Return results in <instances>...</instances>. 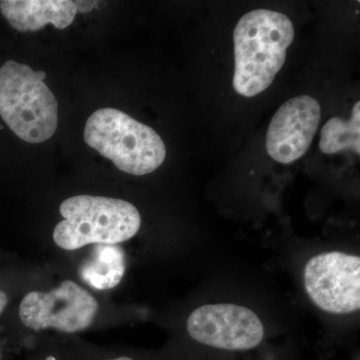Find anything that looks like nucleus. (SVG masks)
Returning a JSON list of instances; mask_svg holds the SVG:
<instances>
[{
	"label": "nucleus",
	"instance_id": "1",
	"mask_svg": "<svg viewBox=\"0 0 360 360\" xmlns=\"http://www.w3.org/2000/svg\"><path fill=\"white\" fill-rule=\"evenodd\" d=\"M295 27L285 14L257 9L245 14L233 33V87L253 97L269 89L285 63Z\"/></svg>",
	"mask_w": 360,
	"mask_h": 360
},
{
	"label": "nucleus",
	"instance_id": "2",
	"mask_svg": "<svg viewBox=\"0 0 360 360\" xmlns=\"http://www.w3.org/2000/svg\"><path fill=\"white\" fill-rule=\"evenodd\" d=\"M63 220L54 229L58 248L72 251L90 245H113L136 236L141 217L134 205L105 196H71L59 206Z\"/></svg>",
	"mask_w": 360,
	"mask_h": 360
},
{
	"label": "nucleus",
	"instance_id": "3",
	"mask_svg": "<svg viewBox=\"0 0 360 360\" xmlns=\"http://www.w3.org/2000/svg\"><path fill=\"white\" fill-rule=\"evenodd\" d=\"M46 73L7 60L0 68V116L20 139L49 141L58 129V104L44 84Z\"/></svg>",
	"mask_w": 360,
	"mask_h": 360
},
{
	"label": "nucleus",
	"instance_id": "4",
	"mask_svg": "<svg viewBox=\"0 0 360 360\" xmlns=\"http://www.w3.org/2000/svg\"><path fill=\"white\" fill-rule=\"evenodd\" d=\"M84 141L125 174L146 175L165 162L167 148L155 130L115 108L92 113Z\"/></svg>",
	"mask_w": 360,
	"mask_h": 360
},
{
	"label": "nucleus",
	"instance_id": "5",
	"mask_svg": "<svg viewBox=\"0 0 360 360\" xmlns=\"http://www.w3.org/2000/svg\"><path fill=\"white\" fill-rule=\"evenodd\" d=\"M98 309V302L89 290L68 279L53 290L28 292L20 302L18 315L32 330L52 328L75 333L91 326Z\"/></svg>",
	"mask_w": 360,
	"mask_h": 360
},
{
	"label": "nucleus",
	"instance_id": "6",
	"mask_svg": "<svg viewBox=\"0 0 360 360\" xmlns=\"http://www.w3.org/2000/svg\"><path fill=\"white\" fill-rule=\"evenodd\" d=\"M310 300L328 314H348L360 309V257L333 251L310 258L304 269Z\"/></svg>",
	"mask_w": 360,
	"mask_h": 360
},
{
	"label": "nucleus",
	"instance_id": "7",
	"mask_svg": "<svg viewBox=\"0 0 360 360\" xmlns=\"http://www.w3.org/2000/svg\"><path fill=\"white\" fill-rule=\"evenodd\" d=\"M186 328L200 345L229 352L252 349L264 338V324L257 314L231 303L198 307L189 315Z\"/></svg>",
	"mask_w": 360,
	"mask_h": 360
},
{
	"label": "nucleus",
	"instance_id": "8",
	"mask_svg": "<svg viewBox=\"0 0 360 360\" xmlns=\"http://www.w3.org/2000/svg\"><path fill=\"white\" fill-rule=\"evenodd\" d=\"M321 120V105L314 97L300 96L286 101L270 122L267 153L284 165L300 160L311 146Z\"/></svg>",
	"mask_w": 360,
	"mask_h": 360
},
{
	"label": "nucleus",
	"instance_id": "9",
	"mask_svg": "<svg viewBox=\"0 0 360 360\" xmlns=\"http://www.w3.org/2000/svg\"><path fill=\"white\" fill-rule=\"evenodd\" d=\"M0 11L9 25L20 32H37L49 23L65 30L77 13L70 0H4Z\"/></svg>",
	"mask_w": 360,
	"mask_h": 360
},
{
	"label": "nucleus",
	"instance_id": "10",
	"mask_svg": "<svg viewBox=\"0 0 360 360\" xmlns=\"http://www.w3.org/2000/svg\"><path fill=\"white\" fill-rule=\"evenodd\" d=\"M319 148L326 155H333L345 149L360 153V103L352 108L349 120L333 117L322 127Z\"/></svg>",
	"mask_w": 360,
	"mask_h": 360
},
{
	"label": "nucleus",
	"instance_id": "11",
	"mask_svg": "<svg viewBox=\"0 0 360 360\" xmlns=\"http://www.w3.org/2000/svg\"><path fill=\"white\" fill-rule=\"evenodd\" d=\"M75 2V6H77V13H89L92 9L96 7V1H73Z\"/></svg>",
	"mask_w": 360,
	"mask_h": 360
},
{
	"label": "nucleus",
	"instance_id": "12",
	"mask_svg": "<svg viewBox=\"0 0 360 360\" xmlns=\"http://www.w3.org/2000/svg\"><path fill=\"white\" fill-rule=\"evenodd\" d=\"M7 303H8V296L6 295L4 290H0V315L6 309Z\"/></svg>",
	"mask_w": 360,
	"mask_h": 360
},
{
	"label": "nucleus",
	"instance_id": "13",
	"mask_svg": "<svg viewBox=\"0 0 360 360\" xmlns=\"http://www.w3.org/2000/svg\"><path fill=\"white\" fill-rule=\"evenodd\" d=\"M108 360H134L132 359H130V357L127 356H120V357H116V359H110Z\"/></svg>",
	"mask_w": 360,
	"mask_h": 360
}]
</instances>
